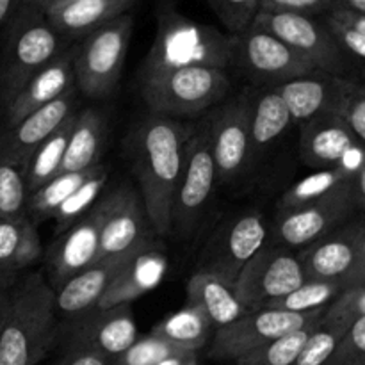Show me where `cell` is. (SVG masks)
Instances as JSON below:
<instances>
[{"instance_id": "obj_1", "label": "cell", "mask_w": 365, "mask_h": 365, "mask_svg": "<svg viewBox=\"0 0 365 365\" xmlns=\"http://www.w3.org/2000/svg\"><path fill=\"white\" fill-rule=\"evenodd\" d=\"M195 127L171 118L146 114L128 138V155L153 232H171L173 205L184 168L185 145Z\"/></svg>"}, {"instance_id": "obj_2", "label": "cell", "mask_w": 365, "mask_h": 365, "mask_svg": "<svg viewBox=\"0 0 365 365\" xmlns=\"http://www.w3.org/2000/svg\"><path fill=\"white\" fill-rule=\"evenodd\" d=\"M157 32L139 77L187 66L232 68L235 36L182 14L171 0H160L155 11Z\"/></svg>"}, {"instance_id": "obj_3", "label": "cell", "mask_w": 365, "mask_h": 365, "mask_svg": "<svg viewBox=\"0 0 365 365\" xmlns=\"http://www.w3.org/2000/svg\"><path fill=\"white\" fill-rule=\"evenodd\" d=\"M56 291L45 274H27L9 292L0 331V365H38L57 337Z\"/></svg>"}, {"instance_id": "obj_4", "label": "cell", "mask_w": 365, "mask_h": 365, "mask_svg": "<svg viewBox=\"0 0 365 365\" xmlns=\"http://www.w3.org/2000/svg\"><path fill=\"white\" fill-rule=\"evenodd\" d=\"M66 39L52 27L45 9L24 2L4 25L0 48V103L7 107L29 81L59 56Z\"/></svg>"}, {"instance_id": "obj_5", "label": "cell", "mask_w": 365, "mask_h": 365, "mask_svg": "<svg viewBox=\"0 0 365 365\" xmlns=\"http://www.w3.org/2000/svg\"><path fill=\"white\" fill-rule=\"evenodd\" d=\"M141 96L157 116H200L227 98L232 81L227 70L209 66H187L139 77Z\"/></svg>"}, {"instance_id": "obj_6", "label": "cell", "mask_w": 365, "mask_h": 365, "mask_svg": "<svg viewBox=\"0 0 365 365\" xmlns=\"http://www.w3.org/2000/svg\"><path fill=\"white\" fill-rule=\"evenodd\" d=\"M134 16L121 14L75 43V89L93 100L109 98L120 84L130 46Z\"/></svg>"}, {"instance_id": "obj_7", "label": "cell", "mask_w": 365, "mask_h": 365, "mask_svg": "<svg viewBox=\"0 0 365 365\" xmlns=\"http://www.w3.org/2000/svg\"><path fill=\"white\" fill-rule=\"evenodd\" d=\"M266 245L267 225L262 214L259 210L237 212L223 221L203 246L196 271L234 285L242 267Z\"/></svg>"}, {"instance_id": "obj_8", "label": "cell", "mask_w": 365, "mask_h": 365, "mask_svg": "<svg viewBox=\"0 0 365 365\" xmlns=\"http://www.w3.org/2000/svg\"><path fill=\"white\" fill-rule=\"evenodd\" d=\"M252 25L264 29L284 41L316 70L335 77H348L349 59L337 39L316 16L296 13H266L259 11Z\"/></svg>"}, {"instance_id": "obj_9", "label": "cell", "mask_w": 365, "mask_h": 365, "mask_svg": "<svg viewBox=\"0 0 365 365\" xmlns=\"http://www.w3.org/2000/svg\"><path fill=\"white\" fill-rule=\"evenodd\" d=\"M216 184L217 173L210 148L209 121H205L195 127L185 145L184 168L175 196L171 230L177 232L180 237H189L196 230L207 203L212 198Z\"/></svg>"}, {"instance_id": "obj_10", "label": "cell", "mask_w": 365, "mask_h": 365, "mask_svg": "<svg viewBox=\"0 0 365 365\" xmlns=\"http://www.w3.org/2000/svg\"><path fill=\"white\" fill-rule=\"evenodd\" d=\"M305 280L298 253L284 246L266 245L242 267L232 289L239 302L250 312H255L267 309V305L298 289Z\"/></svg>"}, {"instance_id": "obj_11", "label": "cell", "mask_w": 365, "mask_h": 365, "mask_svg": "<svg viewBox=\"0 0 365 365\" xmlns=\"http://www.w3.org/2000/svg\"><path fill=\"white\" fill-rule=\"evenodd\" d=\"M232 68L266 88H278L289 81L319 71L284 41L257 25L235 36Z\"/></svg>"}, {"instance_id": "obj_12", "label": "cell", "mask_w": 365, "mask_h": 365, "mask_svg": "<svg viewBox=\"0 0 365 365\" xmlns=\"http://www.w3.org/2000/svg\"><path fill=\"white\" fill-rule=\"evenodd\" d=\"M324 312L327 309L314 310L309 314L282 312V310L273 309L248 312L241 319L214 331L209 355L216 360L235 362L241 356L255 351L257 348L282 337V335L302 330L316 321H321Z\"/></svg>"}, {"instance_id": "obj_13", "label": "cell", "mask_w": 365, "mask_h": 365, "mask_svg": "<svg viewBox=\"0 0 365 365\" xmlns=\"http://www.w3.org/2000/svg\"><path fill=\"white\" fill-rule=\"evenodd\" d=\"M210 148L216 164L217 182L228 184L250 166L252 153V91L221 106L209 118Z\"/></svg>"}, {"instance_id": "obj_14", "label": "cell", "mask_w": 365, "mask_h": 365, "mask_svg": "<svg viewBox=\"0 0 365 365\" xmlns=\"http://www.w3.org/2000/svg\"><path fill=\"white\" fill-rule=\"evenodd\" d=\"M355 210L351 184L307 205L278 210L274 242L284 248H307L335 230Z\"/></svg>"}, {"instance_id": "obj_15", "label": "cell", "mask_w": 365, "mask_h": 365, "mask_svg": "<svg viewBox=\"0 0 365 365\" xmlns=\"http://www.w3.org/2000/svg\"><path fill=\"white\" fill-rule=\"evenodd\" d=\"M103 207L100 232V259L123 255L155 239L139 192L130 185H120L100 198Z\"/></svg>"}, {"instance_id": "obj_16", "label": "cell", "mask_w": 365, "mask_h": 365, "mask_svg": "<svg viewBox=\"0 0 365 365\" xmlns=\"http://www.w3.org/2000/svg\"><path fill=\"white\" fill-rule=\"evenodd\" d=\"M138 324L130 303L100 309L95 307L70 324V348L95 353L113 362L138 339Z\"/></svg>"}, {"instance_id": "obj_17", "label": "cell", "mask_w": 365, "mask_h": 365, "mask_svg": "<svg viewBox=\"0 0 365 365\" xmlns=\"http://www.w3.org/2000/svg\"><path fill=\"white\" fill-rule=\"evenodd\" d=\"M103 207L98 200L89 212L61 232V237L50 246L48 267L52 289H59L64 282L82 273L100 260V232H102Z\"/></svg>"}, {"instance_id": "obj_18", "label": "cell", "mask_w": 365, "mask_h": 365, "mask_svg": "<svg viewBox=\"0 0 365 365\" xmlns=\"http://www.w3.org/2000/svg\"><path fill=\"white\" fill-rule=\"evenodd\" d=\"M77 113V89L71 88L48 106L34 110L0 134V160L13 163L25 171L32 153L64 121Z\"/></svg>"}, {"instance_id": "obj_19", "label": "cell", "mask_w": 365, "mask_h": 365, "mask_svg": "<svg viewBox=\"0 0 365 365\" xmlns=\"http://www.w3.org/2000/svg\"><path fill=\"white\" fill-rule=\"evenodd\" d=\"M353 78L316 71L274 88L284 100L292 125H302L324 114H339L342 100L353 86Z\"/></svg>"}, {"instance_id": "obj_20", "label": "cell", "mask_w": 365, "mask_h": 365, "mask_svg": "<svg viewBox=\"0 0 365 365\" xmlns=\"http://www.w3.org/2000/svg\"><path fill=\"white\" fill-rule=\"evenodd\" d=\"M364 221L335 228L323 239L307 246L299 253L303 273L309 280L344 282L349 289V278L359 259V241Z\"/></svg>"}, {"instance_id": "obj_21", "label": "cell", "mask_w": 365, "mask_h": 365, "mask_svg": "<svg viewBox=\"0 0 365 365\" xmlns=\"http://www.w3.org/2000/svg\"><path fill=\"white\" fill-rule=\"evenodd\" d=\"M168 273V257L159 241H150L139 246L125 266L118 271L114 280L100 299V309L132 303L146 292L159 287Z\"/></svg>"}, {"instance_id": "obj_22", "label": "cell", "mask_w": 365, "mask_h": 365, "mask_svg": "<svg viewBox=\"0 0 365 365\" xmlns=\"http://www.w3.org/2000/svg\"><path fill=\"white\" fill-rule=\"evenodd\" d=\"M73 56L75 43H71L25 84L6 107V127H13L25 116L48 106L75 88Z\"/></svg>"}, {"instance_id": "obj_23", "label": "cell", "mask_w": 365, "mask_h": 365, "mask_svg": "<svg viewBox=\"0 0 365 365\" xmlns=\"http://www.w3.org/2000/svg\"><path fill=\"white\" fill-rule=\"evenodd\" d=\"M360 143L339 114H324L299 125V157L316 170L337 166Z\"/></svg>"}, {"instance_id": "obj_24", "label": "cell", "mask_w": 365, "mask_h": 365, "mask_svg": "<svg viewBox=\"0 0 365 365\" xmlns=\"http://www.w3.org/2000/svg\"><path fill=\"white\" fill-rule=\"evenodd\" d=\"M134 252L123 253V255L103 257V259L96 260L93 266H89L88 269L64 282L59 289H56L57 314L73 319V317L82 316V314L98 307L103 292L107 291L118 271L125 266L128 257Z\"/></svg>"}, {"instance_id": "obj_25", "label": "cell", "mask_w": 365, "mask_h": 365, "mask_svg": "<svg viewBox=\"0 0 365 365\" xmlns=\"http://www.w3.org/2000/svg\"><path fill=\"white\" fill-rule=\"evenodd\" d=\"M135 4L138 0H77L45 9V14L61 38L68 43H78L114 18L127 14Z\"/></svg>"}, {"instance_id": "obj_26", "label": "cell", "mask_w": 365, "mask_h": 365, "mask_svg": "<svg viewBox=\"0 0 365 365\" xmlns=\"http://www.w3.org/2000/svg\"><path fill=\"white\" fill-rule=\"evenodd\" d=\"M185 291H187V305H195L203 310L216 330L232 324L250 312L237 299L232 285L225 284L209 273L195 271L189 278Z\"/></svg>"}, {"instance_id": "obj_27", "label": "cell", "mask_w": 365, "mask_h": 365, "mask_svg": "<svg viewBox=\"0 0 365 365\" xmlns=\"http://www.w3.org/2000/svg\"><path fill=\"white\" fill-rule=\"evenodd\" d=\"M103 145H106V120L100 110L91 107L77 110L61 173L86 171L98 166Z\"/></svg>"}, {"instance_id": "obj_28", "label": "cell", "mask_w": 365, "mask_h": 365, "mask_svg": "<svg viewBox=\"0 0 365 365\" xmlns=\"http://www.w3.org/2000/svg\"><path fill=\"white\" fill-rule=\"evenodd\" d=\"M43 255L41 237L34 221L27 216L0 220V273L16 277Z\"/></svg>"}, {"instance_id": "obj_29", "label": "cell", "mask_w": 365, "mask_h": 365, "mask_svg": "<svg viewBox=\"0 0 365 365\" xmlns=\"http://www.w3.org/2000/svg\"><path fill=\"white\" fill-rule=\"evenodd\" d=\"M292 125L291 114L274 88L252 95V153L250 164L259 159Z\"/></svg>"}, {"instance_id": "obj_30", "label": "cell", "mask_w": 365, "mask_h": 365, "mask_svg": "<svg viewBox=\"0 0 365 365\" xmlns=\"http://www.w3.org/2000/svg\"><path fill=\"white\" fill-rule=\"evenodd\" d=\"M216 328L209 317L195 305H185L184 309L170 314L160 323L153 327L152 334L166 339L177 348L185 351L198 353L209 342Z\"/></svg>"}, {"instance_id": "obj_31", "label": "cell", "mask_w": 365, "mask_h": 365, "mask_svg": "<svg viewBox=\"0 0 365 365\" xmlns=\"http://www.w3.org/2000/svg\"><path fill=\"white\" fill-rule=\"evenodd\" d=\"M75 116H77V113H75L73 116L68 118V120L64 121L46 141H43L41 145L38 146V150L32 153L31 160H29L27 168H25V182H27L29 195L61 173Z\"/></svg>"}, {"instance_id": "obj_32", "label": "cell", "mask_w": 365, "mask_h": 365, "mask_svg": "<svg viewBox=\"0 0 365 365\" xmlns=\"http://www.w3.org/2000/svg\"><path fill=\"white\" fill-rule=\"evenodd\" d=\"M96 166L86 171H71V173H59L53 177L52 180L46 182L39 189L29 195L27 209H25V216L31 217L32 221L46 220L52 217L53 212L59 209L61 203L66 198H70L93 173H95Z\"/></svg>"}, {"instance_id": "obj_33", "label": "cell", "mask_w": 365, "mask_h": 365, "mask_svg": "<svg viewBox=\"0 0 365 365\" xmlns=\"http://www.w3.org/2000/svg\"><path fill=\"white\" fill-rule=\"evenodd\" d=\"M351 178L353 175L341 166L317 170L316 173L302 178L291 189L285 191V195L280 200V210L294 209V207H302L324 198V196L351 184Z\"/></svg>"}, {"instance_id": "obj_34", "label": "cell", "mask_w": 365, "mask_h": 365, "mask_svg": "<svg viewBox=\"0 0 365 365\" xmlns=\"http://www.w3.org/2000/svg\"><path fill=\"white\" fill-rule=\"evenodd\" d=\"M348 285L337 280H309L307 278L298 289L277 299L267 309L282 310V312L309 314L314 310L327 309L341 292H344Z\"/></svg>"}, {"instance_id": "obj_35", "label": "cell", "mask_w": 365, "mask_h": 365, "mask_svg": "<svg viewBox=\"0 0 365 365\" xmlns=\"http://www.w3.org/2000/svg\"><path fill=\"white\" fill-rule=\"evenodd\" d=\"M317 324H319V321L302 328V330L282 335V337L257 348L255 351L235 360V365H292L298 359L305 342L312 335V331L317 328Z\"/></svg>"}, {"instance_id": "obj_36", "label": "cell", "mask_w": 365, "mask_h": 365, "mask_svg": "<svg viewBox=\"0 0 365 365\" xmlns=\"http://www.w3.org/2000/svg\"><path fill=\"white\" fill-rule=\"evenodd\" d=\"M109 180V170L102 163L96 166L95 173L59 205V209L53 212V220L59 225V232H64L70 228L77 220H81L86 212L93 209L102 198V191Z\"/></svg>"}, {"instance_id": "obj_37", "label": "cell", "mask_w": 365, "mask_h": 365, "mask_svg": "<svg viewBox=\"0 0 365 365\" xmlns=\"http://www.w3.org/2000/svg\"><path fill=\"white\" fill-rule=\"evenodd\" d=\"M27 200L25 171L16 164L0 160V220L25 216Z\"/></svg>"}, {"instance_id": "obj_38", "label": "cell", "mask_w": 365, "mask_h": 365, "mask_svg": "<svg viewBox=\"0 0 365 365\" xmlns=\"http://www.w3.org/2000/svg\"><path fill=\"white\" fill-rule=\"evenodd\" d=\"M348 328L321 319L292 365H324L330 360Z\"/></svg>"}, {"instance_id": "obj_39", "label": "cell", "mask_w": 365, "mask_h": 365, "mask_svg": "<svg viewBox=\"0 0 365 365\" xmlns=\"http://www.w3.org/2000/svg\"><path fill=\"white\" fill-rule=\"evenodd\" d=\"M180 353H187L185 349L177 348L171 344L166 339L159 337V335L152 334L143 335V337L135 339L134 344L121 353L120 356L113 360V365H157L163 360L170 359V356L180 355Z\"/></svg>"}, {"instance_id": "obj_40", "label": "cell", "mask_w": 365, "mask_h": 365, "mask_svg": "<svg viewBox=\"0 0 365 365\" xmlns=\"http://www.w3.org/2000/svg\"><path fill=\"white\" fill-rule=\"evenodd\" d=\"M228 34L239 36L252 27L260 11V0H207Z\"/></svg>"}, {"instance_id": "obj_41", "label": "cell", "mask_w": 365, "mask_h": 365, "mask_svg": "<svg viewBox=\"0 0 365 365\" xmlns=\"http://www.w3.org/2000/svg\"><path fill=\"white\" fill-rule=\"evenodd\" d=\"M365 316V285L346 289L327 307L323 319L349 328L353 321Z\"/></svg>"}, {"instance_id": "obj_42", "label": "cell", "mask_w": 365, "mask_h": 365, "mask_svg": "<svg viewBox=\"0 0 365 365\" xmlns=\"http://www.w3.org/2000/svg\"><path fill=\"white\" fill-rule=\"evenodd\" d=\"M324 365H365V316L353 321Z\"/></svg>"}, {"instance_id": "obj_43", "label": "cell", "mask_w": 365, "mask_h": 365, "mask_svg": "<svg viewBox=\"0 0 365 365\" xmlns=\"http://www.w3.org/2000/svg\"><path fill=\"white\" fill-rule=\"evenodd\" d=\"M339 116L348 123L355 138L365 145V82H353L351 89L342 100Z\"/></svg>"}, {"instance_id": "obj_44", "label": "cell", "mask_w": 365, "mask_h": 365, "mask_svg": "<svg viewBox=\"0 0 365 365\" xmlns=\"http://www.w3.org/2000/svg\"><path fill=\"white\" fill-rule=\"evenodd\" d=\"M334 6V0H260V11L266 13H296L323 16Z\"/></svg>"}, {"instance_id": "obj_45", "label": "cell", "mask_w": 365, "mask_h": 365, "mask_svg": "<svg viewBox=\"0 0 365 365\" xmlns=\"http://www.w3.org/2000/svg\"><path fill=\"white\" fill-rule=\"evenodd\" d=\"M323 21L324 25L330 29L334 38L337 39V43L342 46V50H344L348 56L356 57V59L365 63V34L355 31V29L348 27V25L341 24L339 20L331 18L330 14H323Z\"/></svg>"}, {"instance_id": "obj_46", "label": "cell", "mask_w": 365, "mask_h": 365, "mask_svg": "<svg viewBox=\"0 0 365 365\" xmlns=\"http://www.w3.org/2000/svg\"><path fill=\"white\" fill-rule=\"evenodd\" d=\"M57 365H113L109 360L95 355L89 351H81V349H68L66 356Z\"/></svg>"}, {"instance_id": "obj_47", "label": "cell", "mask_w": 365, "mask_h": 365, "mask_svg": "<svg viewBox=\"0 0 365 365\" xmlns=\"http://www.w3.org/2000/svg\"><path fill=\"white\" fill-rule=\"evenodd\" d=\"M327 14H330L331 18L339 20L341 24L348 25V27L355 29V31L365 34V16L364 14L351 13V11H346V9H342V7H337V6H331L330 11H328Z\"/></svg>"}, {"instance_id": "obj_48", "label": "cell", "mask_w": 365, "mask_h": 365, "mask_svg": "<svg viewBox=\"0 0 365 365\" xmlns=\"http://www.w3.org/2000/svg\"><path fill=\"white\" fill-rule=\"evenodd\" d=\"M356 285H365V221L359 241V259H356L355 271L349 278V287H356Z\"/></svg>"}, {"instance_id": "obj_49", "label": "cell", "mask_w": 365, "mask_h": 365, "mask_svg": "<svg viewBox=\"0 0 365 365\" xmlns=\"http://www.w3.org/2000/svg\"><path fill=\"white\" fill-rule=\"evenodd\" d=\"M351 195L353 200H355L356 209H365V164L353 175Z\"/></svg>"}, {"instance_id": "obj_50", "label": "cell", "mask_w": 365, "mask_h": 365, "mask_svg": "<svg viewBox=\"0 0 365 365\" xmlns=\"http://www.w3.org/2000/svg\"><path fill=\"white\" fill-rule=\"evenodd\" d=\"M21 4L24 0H0V29L11 20V16L16 13Z\"/></svg>"}, {"instance_id": "obj_51", "label": "cell", "mask_w": 365, "mask_h": 365, "mask_svg": "<svg viewBox=\"0 0 365 365\" xmlns=\"http://www.w3.org/2000/svg\"><path fill=\"white\" fill-rule=\"evenodd\" d=\"M334 6L365 16V0H334Z\"/></svg>"}, {"instance_id": "obj_52", "label": "cell", "mask_w": 365, "mask_h": 365, "mask_svg": "<svg viewBox=\"0 0 365 365\" xmlns=\"http://www.w3.org/2000/svg\"><path fill=\"white\" fill-rule=\"evenodd\" d=\"M195 356H198V353H195V351L180 353V355L170 356V359L163 360V362H159L157 365H187L192 359H195Z\"/></svg>"}, {"instance_id": "obj_53", "label": "cell", "mask_w": 365, "mask_h": 365, "mask_svg": "<svg viewBox=\"0 0 365 365\" xmlns=\"http://www.w3.org/2000/svg\"><path fill=\"white\" fill-rule=\"evenodd\" d=\"M9 292H11V287L0 291V331H2V324H4V319H6L7 305H9Z\"/></svg>"}, {"instance_id": "obj_54", "label": "cell", "mask_w": 365, "mask_h": 365, "mask_svg": "<svg viewBox=\"0 0 365 365\" xmlns=\"http://www.w3.org/2000/svg\"><path fill=\"white\" fill-rule=\"evenodd\" d=\"M14 284H16V278L11 277V274L0 273V291H4V289L13 287Z\"/></svg>"}, {"instance_id": "obj_55", "label": "cell", "mask_w": 365, "mask_h": 365, "mask_svg": "<svg viewBox=\"0 0 365 365\" xmlns=\"http://www.w3.org/2000/svg\"><path fill=\"white\" fill-rule=\"evenodd\" d=\"M71 2H77V0H50V4L45 7V9H52V7L66 6V4H71Z\"/></svg>"}, {"instance_id": "obj_56", "label": "cell", "mask_w": 365, "mask_h": 365, "mask_svg": "<svg viewBox=\"0 0 365 365\" xmlns=\"http://www.w3.org/2000/svg\"><path fill=\"white\" fill-rule=\"evenodd\" d=\"M24 2L34 4V6H38V7H41V9H45V7L50 4V0H24Z\"/></svg>"}, {"instance_id": "obj_57", "label": "cell", "mask_w": 365, "mask_h": 365, "mask_svg": "<svg viewBox=\"0 0 365 365\" xmlns=\"http://www.w3.org/2000/svg\"><path fill=\"white\" fill-rule=\"evenodd\" d=\"M187 365H200V360H198V356H195V359H192L191 362H189Z\"/></svg>"}]
</instances>
